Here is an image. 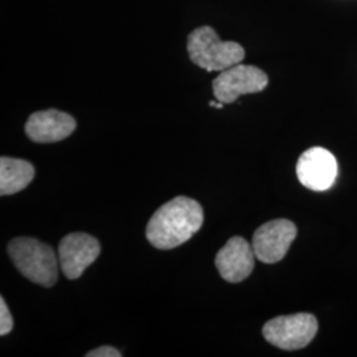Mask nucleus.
<instances>
[{
	"instance_id": "f257e3e1",
	"label": "nucleus",
	"mask_w": 357,
	"mask_h": 357,
	"mask_svg": "<svg viewBox=\"0 0 357 357\" xmlns=\"http://www.w3.org/2000/svg\"><path fill=\"white\" fill-rule=\"evenodd\" d=\"M203 222V206L193 199L178 196L153 213L146 228V237L156 249H175L191 240Z\"/></svg>"
},
{
	"instance_id": "f03ea898",
	"label": "nucleus",
	"mask_w": 357,
	"mask_h": 357,
	"mask_svg": "<svg viewBox=\"0 0 357 357\" xmlns=\"http://www.w3.org/2000/svg\"><path fill=\"white\" fill-rule=\"evenodd\" d=\"M187 51L192 63L206 72H222L240 64L245 59L243 45L236 41H222L209 26L192 31L187 41Z\"/></svg>"
},
{
	"instance_id": "7ed1b4c3",
	"label": "nucleus",
	"mask_w": 357,
	"mask_h": 357,
	"mask_svg": "<svg viewBox=\"0 0 357 357\" xmlns=\"http://www.w3.org/2000/svg\"><path fill=\"white\" fill-rule=\"evenodd\" d=\"M7 250L13 265L26 280L43 287H52L57 282V257L48 243L32 237H17L8 243Z\"/></svg>"
},
{
	"instance_id": "20e7f679",
	"label": "nucleus",
	"mask_w": 357,
	"mask_h": 357,
	"mask_svg": "<svg viewBox=\"0 0 357 357\" xmlns=\"http://www.w3.org/2000/svg\"><path fill=\"white\" fill-rule=\"evenodd\" d=\"M318 328V320L312 314L298 312L268 320L262 328V333L270 344L283 351H296L314 340Z\"/></svg>"
},
{
	"instance_id": "39448f33",
	"label": "nucleus",
	"mask_w": 357,
	"mask_h": 357,
	"mask_svg": "<svg viewBox=\"0 0 357 357\" xmlns=\"http://www.w3.org/2000/svg\"><path fill=\"white\" fill-rule=\"evenodd\" d=\"M268 77L253 65L237 64L222 70L213 79V94L222 103L236 102L243 94L266 89Z\"/></svg>"
},
{
	"instance_id": "423d86ee",
	"label": "nucleus",
	"mask_w": 357,
	"mask_h": 357,
	"mask_svg": "<svg viewBox=\"0 0 357 357\" xmlns=\"http://www.w3.org/2000/svg\"><path fill=\"white\" fill-rule=\"evenodd\" d=\"M298 234L296 225L286 218L271 220L255 230L253 249L255 257L264 264H277L287 255Z\"/></svg>"
},
{
	"instance_id": "0eeeda50",
	"label": "nucleus",
	"mask_w": 357,
	"mask_h": 357,
	"mask_svg": "<svg viewBox=\"0 0 357 357\" xmlns=\"http://www.w3.org/2000/svg\"><path fill=\"white\" fill-rule=\"evenodd\" d=\"M296 176L311 191H328L337 178L336 158L323 147L308 149L296 163Z\"/></svg>"
},
{
	"instance_id": "6e6552de",
	"label": "nucleus",
	"mask_w": 357,
	"mask_h": 357,
	"mask_svg": "<svg viewBox=\"0 0 357 357\" xmlns=\"http://www.w3.org/2000/svg\"><path fill=\"white\" fill-rule=\"evenodd\" d=\"M101 245L86 233L66 234L59 245L60 266L68 280L79 278L84 271L98 258Z\"/></svg>"
},
{
	"instance_id": "1a4fd4ad",
	"label": "nucleus",
	"mask_w": 357,
	"mask_h": 357,
	"mask_svg": "<svg viewBox=\"0 0 357 357\" xmlns=\"http://www.w3.org/2000/svg\"><path fill=\"white\" fill-rule=\"evenodd\" d=\"M255 258L253 245L243 237L236 236L220 249L215 262L222 280L230 283H238L245 281L252 274Z\"/></svg>"
},
{
	"instance_id": "9d476101",
	"label": "nucleus",
	"mask_w": 357,
	"mask_h": 357,
	"mask_svg": "<svg viewBox=\"0 0 357 357\" xmlns=\"http://www.w3.org/2000/svg\"><path fill=\"white\" fill-rule=\"evenodd\" d=\"M76 128V119L72 115L50 109L29 115L26 134L31 141L36 143H56L72 135Z\"/></svg>"
},
{
	"instance_id": "9b49d317",
	"label": "nucleus",
	"mask_w": 357,
	"mask_h": 357,
	"mask_svg": "<svg viewBox=\"0 0 357 357\" xmlns=\"http://www.w3.org/2000/svg\"><path fill=\"white\" fill-rule=\"evenodd\" d=\"M35 167L16 158H0V195L7 196L26 190L35 178Z\"/></svg>"
},
{
	"instance_id": "f8f14e48",
	"label": "nucleus",
	"mask_w": 357,
	"mask_h": 357,
	"mask_svg": "<svg viewBox=\"0 0 357 357\" xmlns=\"http://www.w3.org/2000/svg\"><path fill=\"white\" fill-rule=\"evenodd\" d=\"M13 319L4 298H0V335L6 336L13 331Z\"/></svg>"
},
{
	"instance_id": "ddd939ff",
	"label": "nucleus",
	"mask_w": 357,
	"mask_h": 357,
	"mask_svg": "<svg viewBox=\"0 0 357 357\" xmlns=\"http://www.w3.org/2000/svg\"><path fill=\"white\" fill-rule=\"evenodd\" d=\"M86 357H121L122 354L115 349L113 347H109V345H103L97 349H91L86 355Z\"/></svg>"
},
{
	"instance_id": "4468645a",
	"label": "nucleus",
	"mask_w": 357,
	"mask_h": 357,
	"mask_svg": "<svg viewBox=\"0 0 357 357\" xmlns=\"http://www.w3.org/2000/svg\"><path fill=\"white\" fill-rule=\"evenodd\" d=\"M217 102H218V101H217ZM217 102L216 101H211V102H209V106H211V107H216Z\"/></svg>"
}]
</instances>
